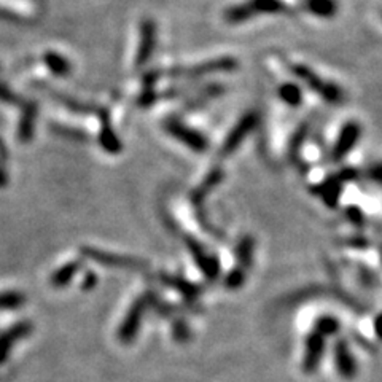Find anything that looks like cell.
Returning <instances> with one entry per match:
<instances>
[{"instance_id": "6da1fadb", "label": "cell", "mask_w": 382, "mask_h": 382, "mask_svg": "<svg viewBox=\"0 0 382 382\" xmlns=\"http://www.w3.org/2000/svg\"><path fill=\"white\" fill-rule=\"evenodd\" d=\"M290 69L299 80L304 81L312 91L320 94L325 100L330 102V104H341L344 94L341 91V88L336 86L335 83L325 81L314 72V70L308 66H303V64H295V66H291Z\"/></svg>"}, {"instance_id": "7a4b0ae2", "label": "cell", "mask_w": 382, "mask_h": 382, "mask_svg": "<svg viewBox=\"0 0 382 382\" xmlns=\"http://www.w3.org/2000/svg\"><path fill=\"white\" fill-rule=\"evenodd\" d=\"M166 131H168L172 137L177 139L178 142L187 145L188 149H191V150H195L197 153L207 150V146H209L207 139L204 137L201 132H197L195 129H191V127L185 126L182 121L169 120L168 123H166Z\"/></svg>"}, {"instance_id": "3957f363", "label": "cell", "mask_w": 382, "mask_h": 382, "mask_svg": "<svg viewBox=\"0 0 382 382\" xmlns=\"http://www.w3.org/2000/svg\"><path fill=\"white\" fill-rule=\"evenodd\" d=\"M258 123V115L255 112H250L242 117L238 123H236V126L233 127V131L228 134L225 142H223V146H221V155L223 156H228L231 155V153L238 149V146L244 142L245 137L250 134L255 126H257Z\"/></svg>"}, {"instance_id": "277c9868", "label": "cell", "mask_w": 382, "mask_h": 382, "mask_svg": "<svg viewBox=\"0 0 382 382\" xmlns=\"http://www.w3.org/2000/svg\"><path fill=\"white\" fill-rule=\"evenodd\" d=\"M357 178V170L354 169H344L340 174H336L333 177H328V180H325L322 185H318L316 188L318 193L322 196V199L325 201L328 207H335L337 204V199L341 196V190H342V183H347L350 180Z\"/></svg>"}, {"instance_id": "5b68a950", "label": "cell", "mask_w": 382, "mask_h": 382, "mask_svg": "<svg viewBox=\"0 0 382 382\" xmlns=\"http://www.w3.org/2000/svg\"><path fill=\"white\" fill-rule=\"evenodd\" d=\"M150 304H151V295H145L142 298H139L137 301L132 304L131 311L127 312V316H126V320L123 322V325H121V328H120V337L125 342L131 341L132 337L137 335L139 325H140V322H142V317Z\"/></svg>"}, {"instance_id": "8992f818", "label": "cell", "mask_w": 382, "mask_h": 382, "mask_svg": "<svg viewBox=\"0 0 382 382\" xmlns=\"http://www.w3.org/2000/svg\"><path fill=\"white\" fill-rule=\"evenodd\" d=\"M360 134L361 127L357 121H349V123L344 125L333 146V151H331V159H333V161H341V159L354 149L357 142H359Z\"/></svg>"}, {"instance_id": "52a82bcc", "label": "cell", "mask_w": 382, "mask_h": 382, "mask_svg": "<svg viewBox=\"0 0 382 382\" xmlns=\"http://www.w3.org/2000/svg\"><path fill=\"white\" fill-rule=\"evenodd\" d=\"M185 244H187V247L190 248V252H191V255H193L196 265L199 266V270L204 272V276L210 280L219 277V272H220L219 260L204 250V247H201L199 242L193 238H187V242H185Z\"/></svg>"}, {"instance_id": "ba28073f", "label": "cell", "mask_w": 382, "mask_h": 382, "mask_svg": "<svg viewBox=\"0 0 382 382\" xmlns=\"http://www.w3.org/2000/svg\"><path fill=\"white\" fill-rule=\"evenodd\" d=\"M325 347V336L318 333V331L312 330L311 335L306 340V349H304V359H303V371L304 373H314L318 363L322 360Z\"/></svg>"}, {"instance_id": "9c48e42d", "label": "cell", "mask_w": 382, "mask_h": 382, "mask_svg": "<svg viewBox=\"0 0 382 382\" xmlns=\"http://www.w3.org/2000/svg\"><path fill=\"white\" fill-rule=\"evenodd\" d=\"M156 45V25L150 19H145L140 24V43L139 51L136 57L137 66H144V64L150 59V56L155 50Z\"/></svg>"}, {"instance_id": "30bf717a", "label": "cell", "mask_w": 382, "mask_h": 382, "mask_svg": "<svg viewBox=\"0 0 382 382\" xmlns=\"http://www.w3.org/2000/svg\"><path fill=\"white\" fill-rule=\"evenodd\" d=\"M38 5L34 0H0V13L19 19H30L37 16Z\"/></svg>"}, {"instance_id": "8fae6325", "label": "cell", "mask_w": 382, "mask_h": 382, "mask_svg": "<svg viewBox=\"0 0 382 382\" xmlns=\"http://www.w3.org/2000/svg\"><path fill=\"white\" fill-rule=\"evenodd\" d=\"M335 357H336V366L337 371L342 376V378L350 379L354 378L357 373V365L352 354L347 347L346 341H337L335 346Z\"/></svg>"}, {"instance_id": "7c38bea8", "label": "cell", "mask_w": 382, "mask_h": 382, "mask_svg": "<svg viewBox=\"0 0 382 382\" xmlns=\"http://www.w3.org/2000/svg\"><path fill=\"white\" fill-rule=\"evenodd\" d=\"M238 67V61L233 57H220V59H214L209 62H204L201 66L188 70V74L202 75V74H214V72H229Z\"/></svg>"}, {"instance_id": "4fadbf2b", "label": "cell", "mask_w": 382, "mask_h": 382, "mask_svg": "<svg viewBox=\"0 0 382 382\" xmlns=\"http://www.w3.org/2000/svg\"><path fill=\"white\" fill-rule=\"evenodd\" d=\"M221 178H223V172L220 169L212 170L207 175V178H204V182L195 190V193L191 195V201H193L195 206H199V204L206 199L210 191H212L216 185L221 182Z\"/></svg>"}, {"instance_id": "5bb4252c", "label": "cell", "mask_w": 382, "mask_h": 382, "mask_svg": "<svg viewBox=\"0 0 382 382\" xmlns=\"http://www.w3.org/2000/svg\"><path fill=\"white\" fill-rule=\"evenodd\" d=\"M253 15H282L289 11L284 0H250L248 2Z\"/></svg>"}, {"instance_id": "9a60e30c", "label": "cell", "mask_w": 382, "mask_h": 382, "mask_svg": "<svg viewBox=\"0 0 382 382\" xmlns=\"http://www.w3.org/2000/svg\"><path fill=\"white\" fill-rule=\"evenodd\" d=\"M304 6L311 15L317 18H333L337 11L336 0H304Z\"/></svg>"}, {"instance_id": "2e32d148", "label": "cell", "mask_w": 382, "mask_h": 382, "mask_svg": "<svg viewBox=\"0 0 382 382\" xmlns=\"http://www.w3.org/2000/svg\"><path fill=\"white\" fill-rule=\"evenodd\" d=\"M88 253V257H91L93 260L99 261V263H105V265H118V266H127V270H142V261L139 260H129V258H115L113 255H107V253H100L96 250H85Z\"/></svg>"}, {"instance_id": "e0dca14e", "label": "cell", "mask_w": 382, "mask_h": 382, "mask_svg": "<svg viewBox=\"0 0 382 382\" xmlns=\"http://www.w3.org/2000/svg\"><path fill=\"white\" fill-rule=\"evenodd\" d=\"M279 98L289 107H299L303 102V93L295 83H284L279 86Z\"/></svg>"}, {"instance_id": "ac0fdd59", "label": "cell", "mask_w": 382, "mask_h": 382, "mask_svg": "<svg viewBox=\"0 0 382 382\" xmlns=\"http://www.w3.org/2000/svg\"><path fill=\"white\" fill-rule=\"evenodd\" d=\"M253 250H255V242L252 238H244L241 239L239 247H238V267L247 271L250 267L253 261Z\"/></svg>"}, {"instance_id": "d6986e66", "label": "cell", "mask_w": 382, "mask_h": 382, "mask_svg": "<svg viewBox=\"0 0 382 382\" xmlns=\"http://www.w3.org/2000/svg\"><path fill=\"white\" fill-rule=\"evenodd\" d=\"M253 15V11L248 4H241V5H234L231 8H228L225 11V21L231 23V24H238L242 21H247L250 19Z\"/></svg>"}, {"instance_id": "ffe728a7", "label": "cell", "mask_w": 382, "mask_h": 382, "mask_svg": "<svg viewBox=\"0 0 382 382\" xmlns=\"http://www.w3.org/2000/svg\"><path fill=\"white\" fill-rule=\"evenodd\" d=\"M314 330L323 336H331L340 330V322L335 317H322L320 320H317Z\"/></svg>"}, {"instance_id": "44dd1931", "label": "cell", "mask_w": 382, "mask_h": 382, "mask_svg": "<svg viewBox=\"0 0 382 382\" xmlns=\"http://www.w3.org/2000/svg\"><path fill=\"white\" fill-rule=\"evenodd\" d=\"M164 282H168L169 285L172 286H175V289H178L182 291V295L185 298H188V299H193L197 296V293H199V289H197L196 285L193 284H188V282H185V280H178V279H168V280H164Z\"/></svg>"}, {"instance_id": "7402d4cb", "label": "cell", "mask_w": 382, "mask_h": 382, "mask_svg": "<svg viewBox=\"0 0 382 382\" xmlns=\"http://www.w3.org/2000/svg\"><path fill=\"white\" fill-rule=\"evenodd\" d=\"M244 280H245V271L236 266L234 270L228 274L225 285L228 286V289L234 290V289H239V286L244 285Z\"/></svg>"}, {"instance_id": "603a6c76", "label": "cell", "mask_w": 382, "mask_h": 382, "mask_svg": "<svg viewBox=\"0 0 382 382\" xmlns=\"http://www.w3.org/2000/svg\"><path fill=\"white\" fill-rule=\"evenodd\" d=\"M23 301L21 296L13 295V293H8V295H2L0 296V309L5 308H16V306Z\"/></svg>"}, {"instance_id": "cb8c5ba5", "label": "cell", "mask_w": 382, "mask_h": 382, "mask_svg": "<svg viewBox=\"0 0 382 382\" xmlns=\"http://www.w3.org/2000/svg\"><path fill=\"white\" fill-rule=\"evenodd\" d=\"M369 177H371V180L382 183V164L373 166V168L369 169Z\"/></svg>"}, {"instance_id": "d4e9b609", "label": "cell", "mask_w": 382, "mask_h": 382, "mask_svg": "<svg viewBox=\"0 0 382 382\" xmlns=\"http://www.w3.org/2000/svg\"><path fill=\"white\" fill-rule=\"evenodd\" d=\"M374 327H376V333H378L379 337H382V314L378 318H376Z\"/></svg>"}]
</instances>
